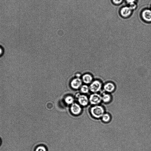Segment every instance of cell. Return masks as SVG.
Segmentation results:
<instances>
[{
    "instance_id": "cell-1",
    "label": "cell",
    "mask_w": 151,
    "mask_h": 151,
    "mask_svg": "<svg viewBox=\"0 0 151 151\" xmlns=\"http://www.w3.org/2000/svg\"><path fill=\"white\" fill-rule=\"evenodd\" d=\"M90 112L93 117L99 119L101 118L105 113V110L103 107L98 105L92 107L91 109Z\"/></svg>"
},
{
    "instance_id": "cell-2",
    "label": "cell",
    "mask_w": 151,
    "mask_h": 151,
    "mask_svg": "<svg viewBox=\"0 0 151 151\" xmlns=\"http://www.w3.org/2000/svg\"><path fill=\"white\" fill-rule=\"evenodd\" d=\"M102 87V82L99 80H96L90 84L89 90L93 93H97L101 89Z\"/></svg>"
},
{
    "instance_id": "cell-3",
    "label": "cell",
    "mask_w": 151,
    "mask_h": 151,
    "mask_svg": "<svg viewBox=\"0 0 151 151\" xmlns=\"http://www.w3.org/2000/svg\"><path fill=\"white\" fill-rule=\"evenodd\" d=\"M89 101L91 104L98 105L102 101L101 95L97 93H93L90 96Z\"/></svg>"
},
{
    "instance_id": "cell-4",
    "label": "cell",
    "mask_w": 151,
    "mask_h": 151,
    "mask_svg": "<svg viewBox=\"0 0 151 151\" xmlns=\"http://www.w3.org/2000/svg\"><path fill=\"white\" fill-rule=\"evenodd\" d=\"M82 81L81 79L76 77L73 79L70 82L71 87L74 89H78L82 85Z\"/></svg>"
},
{
    "instance_id": "cell-5",
    "label": "cell",
    "mask_w": 151,
    "mask_h": 151,
    "mask_svg": "<svg viewBox=\"0 0 151 151\" xmlns=\"http://www.w3.org/2000/svg\"><path fill=\"white\" fill-rule=\"evenodd\" d=\"M103 87L104 91L108 93L113 92L116 88L114 84L111 82L105 83Z\"/></svg>"
},
{
    "instance_id": "cell-6",
    "label": "cell",
    "mask_w": 151,
    "mask_h": 151,
    "mask_svg": "<svg viewBox=\"0 0 151 151\" xmlns=\"http://www.w3.org/2000/svg\"><path fill=\"white\" fill-rule=\"evenodd\" d=\"M71 113L74 115L79 114L81 111V108L78 104L74 103L72 104L70 108Z\"/></svg>"
},
{
    "instance_id": "cell-7",
    "label": "cell",
    "mask_w": 151,
    "mask_h": 151,
    "mask_svg": "<svg viewBox=\"0 0 151 151\" xmlns=\"http://www.w3.org/2000/svg\"><path fill=\"white\" fill-rule=\"evenodd\" d=\"M78 101L80 104L83 106L87 105L89 102V99L84 95H79L78 96Z\"/></svg>"
},
{
    "instance_id": "cell-8",
    "label": "cell",
    "mask_w": 151,
    "mask_h": 151,
    "mask_svg": "<svg viewBox=\"0 0 151 151\" xmlns=\"http://www.w3.org/2000/svg\"><path fill=\"white\" fill-rule=\"evenodd\" d=\"M81 80L84 83L90 84L93 81V77L91 74L87 73L82 76Z\"/></svg>"
},
{
    "instance_id": "cell-9",
    "label": "cell",
    "mask_w": 151,
    "mask_h": 151,
    "mask_svg": "<svg viewBox=\"0 0 151 151\" xmlns=\"http://www.w3.org/2000/svg\"><path fill=\"white\" fill-rule=\"evenodd\" d=\"M143 19L147 22H151V10L147 9L144 10L142 14Z\"/></svg>"
},
{
    "instance_id": "cell-10",
    "label": "cell",
    "mask_w": 151,
    "mask_h": 151,
    "mask_svg": "<svg viewBox=\"0 0 151 151\" xmlns=\"http://www.w3.org/2000/svg\"><path fill=\"white\" fill-rule=\"evenodd\" d=\"M132 9L130 7L125 6L123 7L121 10V15L123 17H127L131 13Z\"/></svg>"
},
{
    "instance_id": "cell-11",
    "label": "cell",
    "mask_w": 151,
    "mask_h": 151,
    "mask_svg": "<svg viewBox=\"0 0 151 151\" xmlns=\"http://www.w3.org/2000/svg\"><path fill=\"white\" fill-rule=\"evenodd\" d=\"M102 97V101L105 103L109 102L111 100V97L108 93H103Z\"/></svg>"
},
{
    "instance_id": "cell-12",
    "label": "cell",
    "mask_w": 151,
    "mask_h": 151,
    "mask_svg": "<svg viewBox=\"0 0 151 151\" xmlns=\"http://www.w3.org/2000/svg\"><path fill=\"white\" fill-rule=\"evenodd\" d=\"M102 121L105 123L109 122L111 119L110 115L107 113H105L101 117Z\"/></svg>"
},
{
    "instance_id": "cell-13",
    "label": "cell",
    "mask_w": 151,
    "mask_h": 151,
    "mask_svg": "<svg viewBox=\"0 0 151 151\" xmlns=\"http://www.w3.org/2000/svg\"><path fill=\"white\" fill-rule=\"evenodd\" d=\"M81 92L83 93H86L88 92L89 90V86L86 85H82L80 88Z\"/></svg>"
},
{
    "instance_id": "cell-14",
    "label": "cell",
    "mask_w": 151,
    "mask_h": 151,
    "mask_svg": "<svg viewBox=\"0 0 151 151\" xmlns=\"http://www.w3.org/2000/svg\"><path fill=\"white\" fill-rule=\"evenodd\" d=\"M74 101L73 98L71 96H66L65 99V102L68 104H73Z\"/></svg>"
},
{
    "instance_id": "cell-15",
    "label": "cell",
    "mask_w": 151,
    "mask_h": 151,
    "mask_svg": "<svg viewBox=\"0 0 151 151\" xmlns=\"http://www.w3.org/2000/svg\"><path fill=\"white\" fill-rule=\"evenodd\" d=\"M45 106L47 109L51 110L54 107V104L51 101H48L46 103Z\"/></svg>"
},
{
    "instance_id": "cell-16",
    "label": "cell",
    "mask_w": 151,
    "mask_h": 151,
    "mask_svg": "<svg viewBox=\"0 0 151 151\" xmlns=\"http://www.w3.org/2000/svg\"><path fill=\"white\" fill-rule=\"evenodd\" d=\"M35 151H47V150L45 147L40 146L36 148Z\"/></svg>"
},
{
    "instance_id": "cell-17",
    "label": "cell",
    "mask_w": 151,
    "mask_h": 151,
    "mask_svg": "<svg viewBox=\"0 0 151 151\" xmlns=\"http://www.w3.org/2000/svg\"><path fill=\"white\" fill-rule=\"evenodd\" d=\"M122 0H113L114 3L116 4H120L122 1Z\"/></svg>"
},
{
    "instance_id": "cell-18",
    "label": "cell",
    "mask_w": 151,
    "mask_h": 151,
    "mask_svg": "<svg viewBox=\"0 0 151 151\" xmlns=\"http://www.w3.org/2000/svg\"><path fill=\"white\" fill-rule=\"evenodd\" d=\"M128 3L130 5H132L134 4L135 0H126Z\"/></svg>"
},
{
    "instance_id": "cell-19",
    "label": "cell",
    "mask_w": 151,
    "mask_h": 151,
    "mask_svg": "<svg viewBox=\"0 0 151 151\" xmlns=\"http://www.w3.org/2000/svg\"><path fill=\"white\" fill-rule=\"evenodd\" d=\"M3 53V50L1 47L0 46V56H1Z\"/></svg>"
},
{
    "instance_id": "cell-20",
    "label": "cell",
    "mask_w": 151,
    "mask_h": 151,
    "mask_svg": "<svg viewBox=\"0 0 151 151\" xmlns=\"http://www.w3.org/2000/svg\"><path fill=\"white\" fill-rule=\"evenodd\" d=\"M1 142L0 139V144H1Z\"/></svg>"
}]
</instances>
